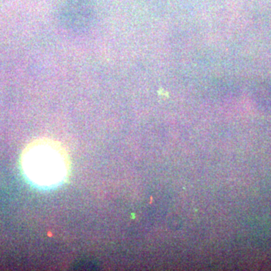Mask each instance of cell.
<instances>
[{
    "label": "cell",
    "mask_w": 271,
    "mask_h": 271,
    "mask_svg": "<svg viewBox=\"0 0 271 271\" xmlns=\"http://www.w3.org/2000/svg\"><path fill=\"white\" fill-rule=\"evenodd\" d=\"M21 167L26 177L38 186L51 187L64 180L69 158L61 143L48 138L30 142L23 149Z\"/></svg>",
    "instance_id": "cell-1"
}]
</instances>
